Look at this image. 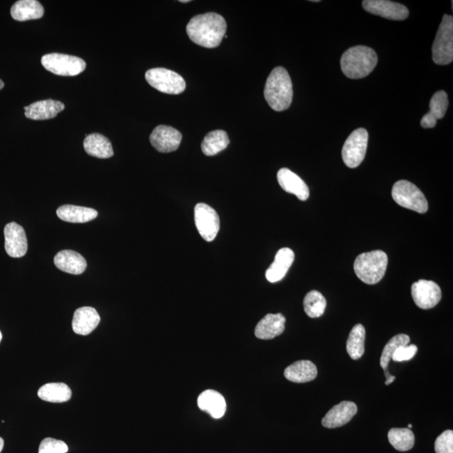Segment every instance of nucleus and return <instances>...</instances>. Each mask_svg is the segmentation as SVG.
<instances>
[{"label": "nucleus", "mask_w": 453, "mask_h": 453, "mask_svg": "<svg viewBox=\"0 0 453 453\" xmlns=\"http://www.w3.org/2000/svg\"><path fill=\"white\" fill-rule=\"evenodd\" d=\"M226 30V20L216 13L196 15L186 25V33L191 42L206 48L219 46L225 37Z\"/></svg>", "instance_id": "f257e3e1"}, {"label": "nucleus", "mask_w": 453, "mask_h": 453, "mask_svg": "<svg viewBox=\"0 0 453 453\" xmlns=\"http://www.w3.org/2000/svg\"><path fill=\"white\" fill-rule=\"evenodd\" d=\"M264 94L273 110L281 112L290 108L293 98V87L289 73L284 68H276L269 74Z\"/></svg>", "instance_id": "f03ea898"}, {"label": "nucleus", "mask_w": 453, "mask_h": 453, "mask_svg": "<svg viewBox=\"0 0 453 453\" xmlns=\"http://www.w3.org/2000/svg\"><path fill=\"white\" fill-rule=\"evenodd\" d=\"M378 63L376 52L372 48L357 46L347 50L341 58L342 71L351 79H360L369 75Z\"/></svg>", "instance_id": "7ed1b4c3"}, {"label": "nucleus", "mask_w": 453, "mask_h": 453, "mask_svg": "<svg viewBox=\"0 0 453 453\" xmlns=\"http://www.w3.org/2000/svg\"><path fill=\"white\" fill-rule=\"evenodd\" d=\"M388 265V256L384 251L374 250L357 257L355 272L365 284L376 285L385 276Z\"/></svg>", "instance_id": "20e7f679"}, {"label": "nucleus", "mask_w": 453, "mask_h": 453, "mask_svg": "<svg viewBox=\"0 0 453 453\" xmlns=\"http://www.w3.org/2000/svg\"><path fill=\"white\" fill-rule=\"evenodd\" d=\"M392 198L400 207L418 213L428 210V203L423 193L416 185L408 181H399L392 189Z\"/></svg>", "instance_id": "39448f33"}, {"label": "nucleus", "mask_w": 453, "mask_h": 453, "mask_svg": "<svg viewBox=\"0 0 453 453\" xmlns=\"http://www.w3.org/2000/svg\"><path fill=\"white\" fill-rule=\"evenodd\" d=\"M433 62L438 65H448L453 60V18L443 15L437 37L433 46Z\"/></svg>", "instance_id": "423d86ee"}, {"label": "nucleus", "mask_w": 453, "mask_h": 453, "mask_svg": "<svg viewBox=\"0 0 453 453\" xmlns=\"http://www.w3.org/2000/svg\"><path fill=\"white\" fill-rule=\"evenodd\" d=\"M42 66L47 71L63 77H74L86 69V63L77 56L60 53H51L42 56Z\"/></svg>", "instance_id": "0eeeda50"}, {"label": "nucleus", "mask_w": 453, "mask_h": 453, "mask_svg": "<svg viewBox=\"0 0 453 453\" xmlns=\"http://www.w3.org/2000/svg\"><path fill=\"white\" fill-rule=\"evenodd\" d=\"M146 79L151 87L167 94H180L186 89V82L179 74L165 68L148 70Z\"/></svg>", "instance_id": "6e6552de"}, {"label": "nucleus", "mask_w": 453, "mask_h": 453, "mask_svg": "<svg viewBox=\"0 0 453 453\" xmlns=\"http://www.w3.org/2000/svg\"><path fill=\"white\" fill-rule=\"evenodd\" d=\"M369 134L360 128L355 130L346 139L342 150L343 162L347 167L356 168L363 162L367 151Z\"/></svg>", "instance_id": "1a4fd4ad"}, {"label": "nucleus", "mask_w": 453, "mask_h": 453, "mask_svg": "<svg viewBox=\"0 0 453 453\" xmlns=\"http://www.w3.org/2000/svg\"><path fill=\"white\" fill-rule=\"evenodd\" d=\"M195 224L204 241H215L220 229V219L217 212L208 204L198 203L194 210Z\"/></svg>", "instance_id": "9d476101"}, {"label": "nucleus", "mask_w": 453, "mask_h": 453, "mask_svg": "<svg viewBox=\"0 0 453 453\" xmlns=\"http://www.w3.org/2000/svg\"><path fill=\"white\" fill-rule=\"evenodd\" d=\"M411 295L418 307L428 310L440 302L442 291L433 281L420 280L412 285Z\"/></svg>", "instance_id": "9b49d317"}, {"label": "nucleus", "mask_w": 453, "mask_h": 453, "mask_svg": "<svg viewBox=\"0 0 453 453\" xmlns=\"http://www.w3.org/2000/svg\"><path fill=\"white\" fill-rule=\"evenodd\" d=\"M362 6L370 14L388 20H404L409 16V11L406 6L389 0H364Z\"/></svg>", "instance_id": "f8f14e48"}, {"label": "nucleus", "mask_w": 453, "mask_h": 453, "mask_svg": "<svg viewBox=\"0 0 453 453\" xmlns=\"http://www.w3.org/2000/svg\"><path fill=\"white\" fill-rule=\"evenodd\" d=\"M182 136L175 128L159 125L151 133L150 141L152 146L160 153H170L179 148Z\"/></svg>", "instance_id": "ddd939ff"}, {"label": "nucleus", "mask_w": 453, "mask_h": 453, "mask_svg": "<svg viewBox=\"0 0 453 453\" xmlns=\"http://www.w3.org/2000/svg\"><path fill=\"white\" fill-rule=\"evenodd\" d=\"M6 253L12 258H20L28 250L27 238L24 229L16 223L8 224L4 228Z\"/></svg>", "instance_id": "4468645a"}, {"label": "nucleus", "mask_w": 453, "mask_h": 453, "mask_svg": "<svg viewBox=\"0 0 453 453\" xmlns=\"http://www.w3.org/2000/svg\"><path fill=\"white\" fill-rule=\"evenodd\" d=\"M358 412L356 404L352 402H342L334 406L326 413L321 424L326 428H338L346 425Z\"/></svg>", "instance_id": "2eb2a0df"}, {"label": "nucleus", "mask_w": 453, "mask_h": 453, "mask_svg": "<svg viewBox=\"0 0 453 453\" xmlns=\"http://www.w3.org/2000/svg\"><path fill=\"white\" fill-rule=\"evenodd\" d=\"M277 180L283 190L295 195L300 201H306L310 196L306 182L289 169H281L277 173Z\"/></svg>", "instance_id": "dca6fc26"}, {"label": "nucleus", "mask_w": 453, "mask_h": 453, "mask_svg": "<svg viewBox=\"0 0 453 453\" xmlns=\"http://www.w3.org/2000/svg\"><path fill=\"white\" fill-rule=\"evenodd\" d=\"M62 102L56 100H42L24 108L25 115L32 120H46L53 119L59 113L64 110Z\"/></svg>", "instance_id": "f3484780"}, {"label": "nucleus", "mask_w": 453, "mask_h": 453, "mask_svg": "<svg viewBox=\"0 0 453 453\" xmlns=\"http://www.w3.org/2000/svg\"><path fill=\"white\" fill-rule=\"evenodd\" d=\"M100 316L96 309L91 307L78 308L74 313L72 329L74 333L87 336L97 328Z\"/></svg>", "instance_id": "a211bd4d"}, {"label": "nucleus", "mask_w": 453, "mask_h": 453, "mask_svg": "<svg viewBox=\"0 0 453 453\" xmlns=\"http://www.w3.org/2000/svg\"><path fill=\"white\" fill-rule=\"evenodd\" d=\"M448 96L445 91H438L430 101V111L422 117L421 125L424 129L434 128L438 120L446 115L448 108Z\"/></svg>", "instance_id": "6ab92c4d"}, {"label": "nucleus", "mask_w": 453, "mask_h": 453, "mask_svg": "<svg viewBox=\"0 0 453 453\" xmlns=\"http://www.w3.org/2000/svg\"><path fill=\"white\" fill-rule=\"evenodd\" d=\"M286 317L281 313L267 314L257 324L255 334L256 338L271 340L280 336L285 331Z\"/></svg>", "instance_id": "aec40b11"}, {"label": "nucleus", "mask_w": 453, "mask_h": 453, "mask_svg": "<svg viewBox=\"0 0 453 453\" xmlns=\"http://www.w3.org/2000/svg\"><path fill=\"white\" fill-rule=\"evenodd\" d=\"M295 260V254L289 248H283L279 250L273 264L265 273L267 280L276 283L286 276Z\"/></svg>", "instance_id": "412c9836"}, {"label": "nucleus", "mask_w": 453, "mask_h": 453, "mask_svg": "<svg viewBox=\"0 0 453 453\" xmlns=\"http://www.w3.org/2000/svg\"><path fill=\"white\" fill-rule=\"evenodd\" d=\"M56 267L60 271L72 274H81L86 271L87 261L79 253L63 250L55 256Z\"/></svg>", "instance_id": "4be33fe9"}, {"label": "nucleus", "mask_w": 453, "mask_h": 453, "mask_svg": "<svg viewBox=\"0 0 453 453\" xmlns=\"http://www.w3.org/2000/svg\"><path fill=\"white\" fill-rule=\"evenodd\" d=\"M198 407L203 411L210 414L215 419L224 416L226 409V400L219 392L208 390L203 392L198 400Z\"/></svg>", "instance_id": "5701e85b"}, {"label": "nucleus", "mask_w": 453, "mask_h": 453, "mask_svg": "<svg viewBox=\"0 0 453 453\" xmlns=\"http://www.w3.org/2000/svg\"><path fill=\"white\" fill-rule=\"evenodd\" d=\"M56 215L60 220L68 223L84 224L95 219L98 213L93 208L63 205L58 209Z\"/></svg>", "instance_id": "b1692460"}, {"label": "nucleus", "mask_w": 453, "mask_h": 453, "mask_svg": "<svg viewBox=\"0 0 453 453\" xmlns=\"http://www.w3.org/2000/svg\"><path fill=\"white\" fill-rule=\"evenodd\" d=\"M287 380L294 383H307L317 376V366L309 360L296 361L285 369Z\"/></svg>", "instance_id": "393cba45"}, {"label": "nucleus", "mask_w": 453, "mask_h": 453, "mask_svg": "<svg viewBox=\"0 0 453 453\" xmlns=\"http://www.w3.org/2000/svg\"><path fill=\"white\" fill-rule=\"evenodd\" d=\"M44 8L37 0H20L12 6V18L17 21L41 19L44 15Z\"/></svg>", "instance_id": "a878e982"}, {"label": "nucleus", "mask_w": 453, "mask_h": 453, "mask_svg": "<svg viewBox=\"0 0 453 453\" xmlns=\"http://www.w3.org/2000/svg\"><path fill=\"white\" fill-rule=\"evenodd\" d=\"M84 150L91 156L99 159H108L113 155V150L110 139L101 134H89L84 139Z\"/></svg>", "instance_id": "bb28decb"}, {"label": "nucleus", "mask_w": 453, "mask_h": 453, "mask_svg": "<svg viewBox=\"0 0 453 453\" xmlns=\"http://www.w3.org/2000/svg\"><path fill=\"white\" fill-rule=\"evenodd\" d=\"M38 396L47 402L64 403L72 398V390L64 383H49L40 388Z\"/></svg>", "instance_id": "cd10ccee"}, {"label": "nucleus", "mask_w": 453, "mask_h": 453, "mask_svg": "<svg viewBox=\"0 0 453 453\" xmlns=\"http://www.w3.org/2000/svg\"><path fill=\"white\" fill-rule=\"evenodd\" d=\"M228 134L224 130H215L208 133L202 142V151L207 156H213L220 153L229 145Z\"/></svg>", "instance_id": "c85d7f7f"}, {"label": "nucleus", "mask_w": 453, "mask_h": 453, "mask_svg": "<svg viewBox=\"0 0 453 453\" xmlns=\"http://www.w3.org/2000/svg\"><path fill=\"white\" fill-rule=\"evenodd\" d=\"M365 328L362 324L352 328L347 341V352L350 358L358 360L364 354Z\"/></svg>", "instance_id": "c756f323"}, {"label": "nucleus", "mask_w": 453, "mask_h": 453, "mask_svg": "<svg viewBox=\"0 0 453 453\" xmlns=\"http://www.w3.org/2000/svg\"><path fill=\"white\" fill-rule=\"evenodd\" d=\"M388 438L391 445L400 452L411 450L415 444V435L409 428H392L388 433Z\"/></svg>", "instance_id": "7c9ffc66"}, {"label": "nucleus", "mask_w": 453, "mask_h": 453, "mask_svg": "<svg viewBox=\"0 0 453 453\" xmlns=\"http://www.w3.org/2000/svg\"><path fill=\"white\" fill-rule=\"evenodd\" d=\"M304 310L311 318H317L324 315L326 307V300L324 295L317 291H312L305 296Z\"/></svg>", "instance_id": "2f4dec72"}, {"label": "nucleus", "mask_w": 453, "mask_h": 453, "mask_svg": "<svg viewBox=\"0 0 453 453\" xmlns=\"http://www.w3.org/2000/svg\"><path fill=\"white\" fill-rule=\"evenodd\" d=\"M409 342H411V338L407 334L396 335L388 342L382 352L381 358V366L385 371L387 370L388 365H389L395 350L400 346L407 345Z\"/></svg>", "instance_id": "473e14b6"}, {"label": "nucleus", "mask_w": 453, "mask_h": 453, "mask_svg": "<svg viewBox=\"0 0 453 453\" xmlns=\"http://www.w3.org/2000/svg\"><path fill=\"white\" fill-rule=\"evenodd\" d=\"M68 447L66 443L54 438H46L39 447V453H67Z\"/></svg>", "instance_id": "72a5a7b5"}, {"label": "nucleus", "mask_w": 453, "mask_h": 453, "mask_svg": "<svg viewBox=\"0 0 453 453\" xmlns=\"http://www.w3.org/2000/svg\"><path fill=\"white\" fill-rule=\"evenodd\" d=\"M435 451L437 453H453V431L447 430L435 440Z\"/></svg>", "instance_id": "f704fd0d"}, {"label": "nucleus", "mask_w": 453, "mask_h": 453, "mask_svg": "<svg viewBox=\"0 0 453 453\" xmlns=\"http://www.w3.org/2000/svg\"><path fill=\"white\" fill-rule=\"evenodd\" d=\"M417 351L418 348L415 344H411V345L407 344V345L400 346L394 352L393 356H392V359H393L395 362H404V361H409L416 355Z\"/></svg>", "instance_id": "c9c22d12"}, {"label": "nucleus", "mask_w": 453, "mask_h": 453, "mask_svg": "<svg viewBox=\"0 0 453 453\" xmlns=\"http://www.w3.org/2000/svg\"><path fill=\"white\" fill-rule=\"evenodd\" d=\"M385 377H386L385 385H389L394 382L396 378L395 376H391V374H390L389 371H388V370H385Z\"/></svg>", "instance_id": "e433bc0d"}, {"label": "nucleus", "mask_w": 453, "mask_h": 453, "mask_svg": "<svg viewBox=\"0 0 453 453\" xmlns=\"http://www.w3.org/2000/svg\"><path fill=\"white\" fill-rule=\"evenodd\" d=\"M4 446V439L0 438V452H2Z\"/></svg>", "instance_id": "4c0bfd02"}, {"label": "nucleus", "mask_w": 453, "mask_h": 453, "mask_svg": "<svg viewBox=\"0 0 453 453\" xmlns=\"http://www.w3.org/2000/svg\"><path fill=\"white\" fill-rule=\"evenodd\" d=\"M4 87V82L2 80H0V90H1Z\"/></svg>", "instance_id": "58836bf2"}, {"label": "nucleus", "mask_w": 453, "mask_h": 453, "mask_svg": "<svg viewBox=\"0 0 453 453\" xmlns=\"http://www.w3.org/2000/svg\"><path fill=\"white\" fill-rule=\"evenodd\" d=\"M180 2H181V3H189V2H190V1H189V0H183V1H182V0H181V1H180Z\"/></svg>", "instance_id": "ea45409f"}, {"label": "nucleus", "mask_w": 453, "mask_h": 453, "mask_svg": "<svg viewBox=\"0 0 453 453\" xmlns=\"http://www.w3.org/2000/svg\"><path fill=\"white\" fill-rule=\"evenodd\" d=\"M2 337H3V336H2V333H1V332H0V342H1Z\"/></svg>", "instance_id": "a19ab883"}, {"label": "nucleus", "mask_w": 453, "mask_h": 453, "mask_svg": "<svg viewBox=\"0 0 453 453\" xmlns=\"http://www.w3.org/2000/svg\"><path fill=\"white\" fill-rule=\"evenodd\" d=\"M408 428H409V429H411V428H412V425H411V424H409V425H408Z\"/></svg>", "instance_id": "79ce46f5"}]
</instances>
